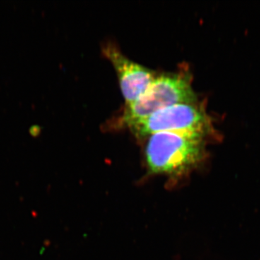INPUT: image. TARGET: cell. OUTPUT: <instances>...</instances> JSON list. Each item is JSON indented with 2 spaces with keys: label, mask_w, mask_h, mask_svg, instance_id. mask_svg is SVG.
<instances>
[{
  "label": "cell",
  "mask_w": 260,
  "mask_h": 260,
  "mask_svg": "<svg viewBox=\"0 0 260 260\" xmlns=\"http://www.w3.org/2000/svg\"><path fill=\"white\" fill-rule=\"evenodd\" d=\"M191 82V75L186 70L155 76L141 96L126 105L116 124L119 127H126L164 108L198 102Z\"/></svg>",
  "instance_id": "cell-2"
},
{
  "label": "cell",
  "mask_w": 260,
  "mask_h": 260,
  "mask_svg": "<svg viewBox=\"0 0 260 260\" xmlns=\"http://www.w3.org/2000/svg\"><path fill=\"white\" fill-rule=\"evenodd\" d=\"M126 127L139 139L162 132H178L215 139L218 135L211 116L199 102L183 103L164 108Z\"/></svg>",
  "instance_id": "cell-3"
},
{
  "label": "cell",
  "mask_w": 260,
  "mask_h": 260,
  "mask_svg": "<svg viewBox=\"0 0 260 260\" xmlns=\"http://www.w3.org/2000/svg\"><path fill=\"white\" fill-rule=\"evenodd\" d=\"M147 139L145 161L153 174L180 175L199 165L207 155L208 140L199 135L162 132Z\"/></svg>",
  "instance_id": "cell-1"
},
{
  "label": "cell",
  "mask_w": 260,
  "mask_h": 260,
  "mask_svg": "<svg viewBox=\"0 0 260 260\" xmlns=\"http://www.w3.org/2000/svg\"><path fill=\"white\" fill-rule=\"evenodd\" d=\"M103 53L115 69L126 105L133 104L144 93L155 78V74L126 57L110 43L104 46Z\"/></svg>",
  "instance_id": "cell-4"
}]
</instances>
